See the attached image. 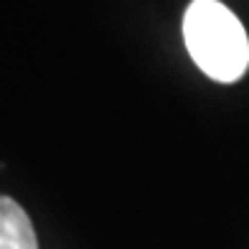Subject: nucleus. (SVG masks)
I'll return each instance as SVG.
<instances>
[{
  "mask_svg": "<svg viewBox=\"0 0 249 249\" xmlns=\"http://www.w3.org/2000/svg\"><path fill=\"white\" fill-rule=\"evenodd\" d=\"M183 41L196 66L213 82H239L249 66V38L219 0H194L183 16Z\"/></svg>",
  "mask_w": 249,
  "mask_h": 249,
  "instance_id": "nucleus-1",
  "label": "nucleus"
},
{
  "mask_svg": "<svg viewBox=\"0 0 249 249\" xmlns=\"http://www.w3.org/2000/svg\"><path fill=\"white\" fill-rule=\"evenodd\" d=\"M0 249H38L28 213L10 196L0 198Z\"/></svg>",
  "mask_w": 249,
  "mask_h": 249,
  "instance_id": "nucleus-2",
  "label": "nucleus"
}]
</instances>
